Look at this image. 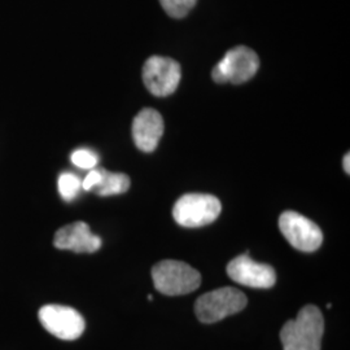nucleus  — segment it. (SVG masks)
I'll return each mask as SVG.
<instances>
[{"label": "nucleus", "mask_w": 350, "mask_h": 350, "mask_svg": "<svg viewBox=\"0 0 350 350\" xmlns=\"http://www.w3.org/2000/svg\"><path fill=\"white\" fill-rule=\"evenodd\" d=\"M325 319L314 305L301 309L296 319L288 321L280 331L283 350H321Z\"/></svg>", "instance_id": "nucleus-1"}, {"label": "nucleus", "mask_w": 350, "mask_h": 350, "mask_svg": "<svg viewBox=\"0 0 350 350\" xmlns=\"http://www.w3.org/2000/svg\"><path fill=\"white\" fill-rule=\"evenodd\" d=\"M154 288L166 296L187 295L200 287L201 275L189 265L180 261H161L153 266Z\"/></svg>", "instance_id": "nucleus-2"}, {"label": "nucleus", "mask_w": 350, "mask_h": 350, "mask_svg": "<svg viewBox=\"0 0 350 350\" xmlns=\"http://www.w3.org/2000/svg\"><path fill=\"white\" fill-rule=\"evenodd\" d=\"M247 296L237 288H218L202 295L195 304L198 319L211 325L225 319L228 315L240 313L247 306Z\"/></svg>", "instance_id": "nucleus-3"}, {"label": "nucleus", "mask_w": 350, "mask_h": 350, "mask_svg": "<svg viewBox=\"0 0 350 350\" xmlns=\"http://www.w3.org/2000/svg\"><path fill=\"white\" fill-rule=\"evenodd\" d=\"M222 212L221 201L213 195L187 193L175 202L173 217L183 227L196 228L213 224Z\"/></svg>", "instance_id": "nucleus-4"}, {"label": "nucleus", "mask_w": 350, "mask_h": 350, "mask_svg": "<svg viewBox=\"0 0 350 350\" xmlns=\"http://www.w3.org/2000/svg\"><path fill=\"white\" fill-rule=\"evenodd\" d=\"M260 68L257 53L245 46L227 51L225 57L213 69V79L217 83L240 85L253 78Z\"/></svg>", "instance_id": "nucleus-5"}, {"label": "nucleus", "mask_w": 350, "mask_h": 350, "mask_svg": "<svg viewBox=\"0 0 350 350\" xmlns=\"http://www.w3.org/2000/svg\"><path fill=\"white\" fill-rule=\"evenodd\" d=\"M40 325L60 340H77L85 332V319L73 308L63 305H44L39 309Z\"/></svg>", "instance_id": "nucleus-6"}, {"label": "nucleus", "mask_w": 350, "mask_h": 350, "mask_svg": "<svg viewBox=\"0 0 350 350\" xmlns=\"http://www.w3.org/2000/svg\"><path fill=\"white\" fill-rule=\"evenodd\" d=\"M279 228L288 243L301 252L310 253L322 245L323 234L318 226L300 213H282L279 218Z\"/></svg>", "instance_id": "nucleus-7"}, {"label": "nucleus", "mask_w": 350, "mask_h": 350, "mask_svg": "<svg viewBox=\"0 0 350 350\" xmlns=\"http://www.w3.org/2000/svg\"><path fill=\"white\" fill-rule=\"evenodd\" d=\"M180 77V65L170 57L152 56L143 66L144 85L157 98L172 95L179 86Z\"/></svg>", "instance_id": "nucleus-8"}, {"label": "nucleus", "mask_w": 350, "mask_h": 350, "mask_svg": "<svg viewBox=\"0 0 350 350\" xmlns=\"http://www.w3.org/2000/svg\"><path fill=\"white\" fill-rule=\"evenodd\" d=\"M228 276L241 286L271 288L276 282L275 270L266 263L253 261L248 254H241L227 265Z\"/></svg>", "instance_id": "nucleus-9"}, {"label": "nucleus", "mask_w": 350, "mask_h": 350, "mask_svg": "<svg viewBox=\"0 0 350 350\" xmlns=\"http://www.w3.org/2000/svg\"><path fill=\"white\" fill-rule=\"evenodd\" d=\"M53 245L57 250H72L75 253H95L100 250L101 239L91 232L88 224L75 222L57 230Z\"/></svg>", "instance_id": "nucleus-10"}, {"label": "nucleus", "mask_w": 350, "mask_h": 350, "mask_svg": "<svg viewBox=\"0 0 350 350\" xmlns=\"http://www.w3.org/2000/svg\"><path fill=\"white\" fill-rule=\"evenodd\" d=\"M163 134V116L152 108H144L133 122V138L139 150L153 152Z\"/></svg>", "instance_id": "nucleus-11"}, {"label": "nucleus", "mask_w": 350, "mask_h": 350, "mask_svg": "<svg viewBox=\"0 0 350 350\" xmlns=\"http://www.w3.org/2000/svg\"><path fill=\"white\" fill-rule=\"evenodd\" d=\"M130 188V178L122 173H111L103 169L100 183L94 188L99 196H113L125 193Z\"/></svg>", "instance_id": "nucleus-12"}, {"label": "nucleus", "mask_w": 350, "mask_h": 350, "mask_svg": "<svg viewBox=\"0 0 350 350\" xmlns=\"http://www.w3.org/2000/svg\"><path fill=\"white\" fill-rule=\"evenodd\" d=\"M57 187L60 196L64 200L73 201L78 196L81 188H82V180L73 174V173H63L59 176V182H57Z\"/></svg>", "instance_id": "nucleus-13"}, {"label": "nucleus", "mask_w": 350, "mask_h": 350, "mask_svg": "<svg viewBox=\"0 0 350 350\" xmlns=\"http://www.w3.org/2000/svg\"><path fill=\"white\" fill-rule=\"evenodd\" d=\"M198 0H160L165 12L173 18H183L195 7Z\"/></svg>", "instance_id": "nucleus-14"}, {"label": "nucleus", "mask_w": 350, "mask_h": 350, "mask_svg": "<svg viewBox=\"0 0 350 350\" xmlns=\"http://www.w3.org/2000/svg\"><path fill=\"white\" fill-rule=\"evenodd\" d=\"M70 160L77 167L91 170L99 163V156L94 150H88V148H79V150H75L72 153Z\"/></svg>", "instance_id": "nucleus-15"}, {"label": "nucleus", "mask_w": 350, "mask_h": 350, "mask_svg": "<svg viewBox=\"0 0 350 350\" xmlns=\"http://www.w3.org/2000/svg\"><path fill=\"white\" fill-rule=\"evenodd\" d=\"M103 176V169H91V172L86 175V178L82 180V188L85 191H92L100 183Z\"/></svg>", "instance_id": "nucleus-16"}, {"label": "nucleus", "mask_w": 350, "mask_h": 350, "mask_svg": "<svg viewBox=\"0 0 350 350\" xmlns=\"http://www.w3.org/2000/svg\"><path fill=\"white\" fill-rule=\"evenodd\" d=\"M349 161H350V154H349V153H347V156H345V157H344V169H345V172H347V174H349V173H350Z\"/></svg>", "instance_id": "nucleus-17"}]
</instances>
